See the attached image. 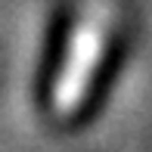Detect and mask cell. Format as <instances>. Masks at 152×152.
<instances>
[{"instance_id": "6da1fadb", "label": "cell", "mask_w": 152, "mask_h": 152, "mask_svg": "<svg viewBox=\"0 0 152 152\" xmlns=\"http://www.w3.org/2000/svg\"><path fill=\"white\" fill-rule=\"evenodd\" d=\"M106 37H109L106 10H87L72 28L65 59L53 81V112L59 118H72L81 109L87 90H90V81L102 62V53H106Z\"/></svg>"}]
</instances>
